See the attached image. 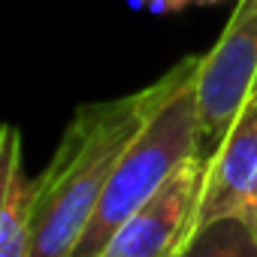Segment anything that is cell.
<instances>
[{
  "mask_svg": "<svg viewBox=\"0 0 257 257\" xmlns=\"http://www.w3.org/2000/svg\"><path fill=\"white\" fill-rule=\"evenodd\" d=\"M206 155H194L149 203H143L109 239L100 257H176L188 242Z\"/></svg>",
  "mask_w": 257,
  "mask_h": 257,
  "instance_id": "cell-4",
  "label": "cell"
},
{
  "mask_svg": "<svg viewBox=\"0 0 257 257\" xmlns=\"http://www.w3.org/2000/svg\"><path fill=\"white\" fill-rule=\"evenodd\" d=\"M167 7H185V4H191V0H164ZM197 4H218V0H197Z\"/></svg>",
  "mask_w": 257,
  "mask_h": 257,
  "instance_id": "cell-9",
  "label": "cell"
},
{
  "mask_svg": "<svg viewBox=\"0 0 257 257\" xmlns=\"http://www.w3.org/2000/svg\"><path fill=\"white\" fill-rule=\"evenodd\" d=\"M194 82L197 76L182 85L124 149L70 257H100L127 218L149 203L194 155H203Z\"/></svg>",
  "mask_w": 257,
  "mask_h": 257,
  "instance_id": "cell-2",
  "label": "cell"
},
{
  "mask_svg": "<svg viewBox=\"0 0 257 257\" xmlns=\"http://www.w3.org/2000/svg\"><path fill=\"white\" fill-rule=\"evenodd\" d=\"M194 94L203 149H212L257 100V0H239L215 46L200 55Z\"/></svg>",
  "mask_w": 257,
  "mask_h": 257,
  "instance_id": "cell-3",
  "label": "cell"
},
{
  "mask_svg": "<svg viewBox=\"0 0 257 257\" xmlns=\"http://www.w3.org/2000/svg\"><path fill=\"white\" fill-rule=\"evenodd\" d=\"M0 257H31V185L16 124H0Z\"/></svg>",
  "mask_w": 257,
  "mask_h": 257,
  "instance_id": "cell-6",
  "label": "cell"
},
{
  "mask_svg": "<svg viewBox=\"0 0 257 257\" xmlns=\"http://www.w3.org/2000/svg\"><path fill=\"white\" fill-rule=\"evenodd\" d=\"M197 70L200 55H188L134 94L76 109L49 167L31 185V257L73 254L124 149Z\"/></svg>",
  "mask_w": 257,
  "mask_h": 257,
  "instance_id": "cell-1",
  "label": "cell"
},
{
  "mask_svg": "<svg viewBox=\"0 0 257 257\" xmlns=\"http://www.w3.org/2000/svg\"><path fill=\"white\" fill-rule=\"evenodd\" d=\"M176 257H257V239L239 218H224L194 230Z\"/></svg>",
  "mask_w": 257,
  "mask_h": 257,
  "instance_id": "cell-7",
  "label": "cell"
},
{
  "mask_svg": "<svg viewBox=\"0 0 257 257\" xmlns=\"http://www.w3.org/2000/svg\"><path fill=\"white\" fill-rule=\"evenodd\" d=\"M242 224H245V227L251 230V236L257 239V194H254V200H251V206H248V212H245Z\"/></svg>",
  "mask_w": 257,
  "mask_h": 257,
  "instance_id": "cell-8",
  "label": "cell"
},
{
  "mask_svg": "<svg viewBox=\"0 0 257 257\" xmlns=\"http://www.w3.org/2000/svg\"><path fill=\"white\" fill-rule=\"evenodd\" d=\"M254 194H257V100L245 106V112L227 127V134L206 155L191 233L224 218L242 221Z\"/></svg>",
  "mask_w": 257,
  "mask_h": 257,
  "instance_id": "cell-5",
  "label": "cell"
}]
</instances>
